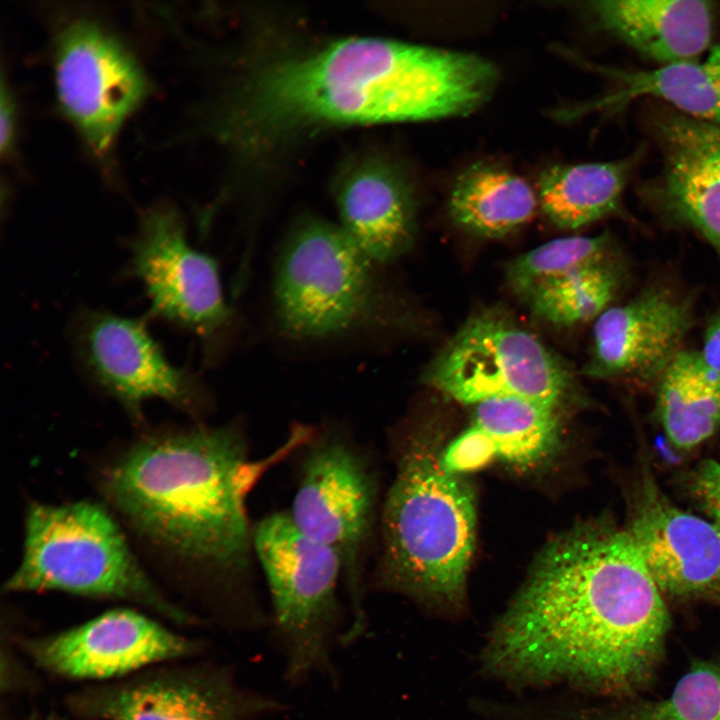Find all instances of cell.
Returning a JSON list of instances; mask_svg holds the SVG:
<instances>
[{
    "label": "cell",
    "instance_id": "484cf974",
    "mask_svg": "<svg viewBox=\"0 0 720 720\" xmlns=\"http://www.w3.org/2000/svg\"><path fill=\"white\" fill-rule=\"evenodd\" d=\"M608 235L567 236L548 241L519 256L507 269V281L518 296L532 292L581 268L608 259Z\"/></svg>",
    "mask_w": 720,
    "mask_h": 720
},
{
    "label": "cell",
    "instance_id": "8992f818",
    "mask_svg": "<svg viewBox=\"0 0 720 720\" xmlns=\"http://www.w3.org/2000/svg\"><path fill=\"white\" fill-rule=\"evenodd\" d=\"M4 589L127 600L177 623L192 621L144 572L110 513L89 501L29 507L21 562Z\"/></svg>",
    "mask_w": 720,
    "mask_h": 720
},
{
    "label": "cell",
    "instance_id": "ac0fdd59",
    "mask_svg": "<svg viewBox=\"0 0 720 720\" xmlns=\"http://www.w3.org/2000/svg\"><path fill=\"white\" fill-rule=\"evenodd\" d=\"M335 201L339 227L378 264H391L413 246V192L391 166L377 160L356 164L337 185Z\"/></svg>",
    "mask_w": 720,
    "mask_h": 720
},
{
    "label": "cell",
    "instance_id": "7402d4cb",
    "mask_svg": "<svg viewBox=\"0 0 720 720\" xmlns=\"http://www.w3.org/2000/svg\"><path fill=\"white\" fill-rule=\"evenodd\" d=\"M636 161L631 156L545 169L538 179L537 195L543 212L563 229H577L614 212Z\"/></svg>",
    "mask_w": 720,
    "mask_h": 720
},
{
    "label": "cell",
    "instance_id": "9c48e42d",
    "mask_svg": "<svg viewBox=\"0 0 720 720\" xmlns=\"http://www.w3.org/2000/svg\"><path fill=\"white\" fill-rule=\"evenodd\" d=\"M53 75L61 112L90 152L105 161L125 122L150 94L142 66L103 24L77 16L55 32Z\"/></svg>",
    "mask_w": 720,
    "mask_h": 720
},
{
    "label": "cell",
    "instance_id": "277c9868",
    "mask_svg": "<svg viewBox=\"0 0 720 720\" xmlns=\"http://www.w3.org/2000/svg\"><path fill=\"white\" fill-rule=\"evenodd\" d=\"M440 430L410 431L382 511L378 583L414 597L462 599L476 539L473 491L444 469Z\"/></svg>",
    "mask_w": 720,
    "mask_h": 720
},
{
    "label": "cell",
    "instance_id": "7a4b0ae2",
    "mask_svg": "<svg viewBox=\"0 0 720 720\" xmlns=\"http://www.w3.org/2000/svg\"><path fill=\"white\" fill-rule=\"evenodd\" d=\"M496 67L471 53L357 37L253 73L221 113V137L248 147L329 126L423 121L471 113L493 93Z\"/></svg>",
    "mask_w": 720,
    "mask_h": 720
},
{
    "label": "cell",
    "instance_id": "e0dca14e",
    "mask_svg": "<svg viewBox=\"0 0 720 720\" xmlns=\"http://www.w3.org/2000/svg\"><path fill=\"white\" fill-rule=\"evenodd\" d=\"M663 169L646 198L666 218L701 234L720 256V126L685 114L656 120Z\"/></svg>",
    "mask_w": 720,
    "mask_h": 720
},
{
    "label": "cell",
    "instance_id": "83f0119b",
    "mask_svg": "<svg viewBox=\"0 0 720 720\" xmlns=\"http://www.w3.org/2000/svg\"><path fill=\"white\" fill-rule=\"evenodd\" d=\"M494 459L497 458L492 444L473 424L445 445L441 455L444 469L457 475L476 471Z\"/></svg>",
    "mask_w": 720,
    "mask_h": 720
},
{
    "label": "cell",
    "instance_id": "52a82bcc",
    "mask_svg": "<svg viewBox=\"0 0 720 720\" xmlns=\"http://www.w3.org/2000/svg\"><path fill=\"white\" fill-rule=\"evenodd\" d=\"M252 547L267 580L288 679L330 672L331 640L339 623L340 556L300 531L284 512L257 523Z\"/></svg>",
    "mask_w": 720,
    "mask_h": 720
},
{
    "label": "cell",
    "instance_id": "44dd1931",
    "mask_svg": "<svg viewBox=\"0 0 720 720\" xmlns=\"http://www.w3.org/2000/svg\"><path fill=\"white\" fill-rule=\"evenodd\" d=\"M538 202L524 178L493 164L477 163L456 179L449 213L464 230L498 238L530 221Z\"/></svg>",
    "mask_w": 720,
    "mask_h": 720
},
{
    "label": "cell",
    "instance_id": "f1b7e54d",
    "mask_svg": "<svg viewBox=\"0 0 720 720\" xmlns=\"http://www.w3.org/2000/svg\"><path fill=\"white\" fill-rule=\"evenodd\" d=\"M688 488L710 520L720 529V461L705 460L690 473Z\"/></svg>",
    "mask_w": 720,
    "mask_h": 720
},
{
    "label": "cell",
    "instance_id": "5b68a950",
    "mask_svg": "<svg viewBox=\"0 0 720 720\" xmlns=\"http://www.w3.org/2000/svg\"><path fill=\"white\" fill-rule=\"evenodd\" d=\"M382 267L338 224L313 216L298 220L274 266L272 310L279 334L315 342L376 338L406 328L409 312Z\"/></svg>",
    "mask_w": 720,
    "mask_h": 720
},
{
    "label": "cell",
    "instance_id": "603a6c76",
    "mask_svg": "<svg viewBox=\"0 0 720 720\" xmlns=\"http://www.w3.org/2000/svg\"><path fill=\"white\" fill-rule=\"evenodd\" d=\"M621 89L597 104H620L641 96L661 98L685 115L720 126V45L703 61H684L647 71L606 70Z\"/></svg>",
    "mask_w": 720,
    "mask_h": 720
},
{
    "label": "cell",
    "instance_id": "d6986e66",
    "mask_svg": "<svg viewBox=\"0 0 720 720\" xmlns=\"http://www.w3.org/2000/svg\"><path fill=\"white\" fill-rule=\"evenodd\" d=\"M603 29L661 63L691 61L710 44L715 8L698 0H607L592 4Z\"/></svg>",
    "mask_w": 720,
    "mask_h": 720
},
{
    "label": "cell",
    "instance_id": "4fadbf2b",
    "mask_svg": "<svg viewBox=\"0 0 720 720\" xmlns=\"http://www.w3.org/2000/svg\"><path fill=\"white\" fill-rule=\"evenodd\" d=\"M68 705L89 720H250L279 709L273 699L240 688L224 669L199 666L140 671L76 692Z\"/></svg>",
    "mask_w": 720,
    "mask_h": 720
},
{
    "label": "cell",
    "instance_id": "ffe728a7",
    "mask_svg": "<svg viewBox=\"0 0 720 720\" xmlns=\"http://www.w3.org/2000/svg\"><path fill=\"white\" fill-rule=\"evenodd\" d=\"M655 408L673 447L698 446L720 427V374L700 352L681 350L657 381Z\"/></svg>",
    "mask_w": 720,
    "mask_h": 720
},
{
    "label": "cell",
    "instance_id": "7c38bea8",
    "mask_svg": "<svg viewBox=\"0 0 720 720\" xmlns=\"http://www.w3.org/2000/svg\"><path fill=\"white\" fill-rule=\"evenodd\" d=\"M73 343L87 376L134 417L151 399L192 413L206 407L208 394L199 378L173 365L141 320L83 311L74 324Z\"/></svg>",
    "mask_w": 720,
    "mask_h": 720
},
{
    "label": "cell",
    "instance_id": "d4e9b609",
    "mask_svg": "<svg viewBox=\"0 0 720 720\" xmlns=\"http://www.w3.org/2000/svg\"><path fill=\"white\" fill-rule=\"evenodd\" d=\"M620 280L616 265L607 259L542 286L525 300L546 323L572 327L596 319L609 308Z\"/></svg>",
    "mask_w": 720,
    "mask_h": 720
},
{
    "label": "cell",
    "instance_id": "3957f363",
    "mask_svg": "<svg viewBox=\"0 0 720 720\" xmlns=\"http://www.w3.org/2000/svg\"><path fill=\"white\" fill-rule=\"evenodd\" d=\"M306 430L253 461L238 425L155 433L125 451L104 477L108 498L143 536L223 586L250 564L246 499L260 476Z\"/></svg>",
    "mask_w": 720,
    "mask_h": 720
},
{
    "label": "cell",
    "instance_id": "6da1fadb",
    "mask_svg": "<svg viewBox=\"0 0 720 720\" xmlns=\"http://www.w3.org/2000/svg\"><path fill=\"white\" fill-rule=\"evenodd\" d=\"M669 627L663 595L625 526L592 520L544 547L488 658L516 677L625 692L651 676Z\"/></svg>",
    "mask_w": 720,
    "mask_h": 720
},
{
    "label": "cell",
    "instance_id": "30bf717a",
    "mask_svg": "<svg viewBox=\"0 0 720 720\" xmlns=\"http://www.w3.org/2000/svg\"><path fill=\"white\" fill-rule=\"evenodd\" d=\"M376 491L374 475L360 452L336 435H325L304 458L288 512L300 531L341 558L353 610L345 643L366 626L361 562L374 522Z\"/></svg>",
    "mask_w": 720,
    "mask_h": 720
},
{
    "label": "cell",
    "instance_id": "5bb4252c",
    "mask_svg": "<svg viewBox=\"0 0 720 720\" xmlns=\"http://www.w3.org/2000/svg\"><path fill=\"white\" fill-rule=\"evenodd\" d=\"M628 504L625 528L662 595L720 606V529L674 504L646 463Z\"/></svg>",
    "mask_w": 720,
    "mask_h": 720
},
{
    "label": "cell",
    "instance_id": "4316f807",
    "mask_svg": "<svg viewBox=\"0 0 720 720\" xmlns=\"http://www.w3.org/2000/svg\"><path fill=\"white\" fill-rule=\"evenodd\" d=\"M617 720H720V661H700L662 700L633 707Z\"/></svg>",
    "mask_w": 720,
    "mask_h": 720
},
{
    "label": "cell",
    "instance_id": "f546056e",
    "mask_svg": "<svg viewBox=\"0 0 720 720\" xmlns=\"http://www.w3.org/2000/svg\"><path fill=\"white\" fill-rule=\"evenodd\" d=\"M16 108L13 95L2 77L0 92V151L1 155L12 153L16 136Z\"/></svg>",
    "mask_w": 720,
    "mask_h": 720
},
{
    "label": "cell",
    "instance_id": "2e32d148",
    "mask_svg": "<svg viewBox=\"0 0 720 720\" xmlns=\"http://www.w3.org/2000/svg\"><path fill=\"white\" fill-rule=\"evenodd\" d=\"M692 304L670 287L646 288L596 319L590 358L583 372L594 378L656 382L693 325Z\"/></svg>",
    "mask_w": 720,
    "mask_h": 720
},
{
    "label": "cell",
    "instance_id": "cb8c5ba5",
    "mask_svg": "<svg viewBox=\"0 0 720 720\" xmlns=\"http://www.w3.org/2000/svg\"><path fill=\"white\" fill-rule=\"evenodd\" d=\"M557 409L518 397H495L475 405L472 424L488 438L497 459L531 467L558 448L561 424Z\"/></svg>",
    "mask_w": 720,
    "mask_h": 720
},
{
    "label": "cell",
    "instance_id": "4dcf8cb0",
    "mask_svg": "<svg viewBox=\"0 0 720 720\" xmlns=\"http://www.w3.org/2000/svg\"><path fill=\"white\" fill-rule=\"evenodd\" d=\"M706 363L720 374V309L711 317L700 351Z\"/></svg>",
    "mask_w": 720,
    "mask_h": 720
},
{
    "label": "cell",
    "instance_id": "ba28073f",
    "mask_svg": "<svg viewBox=\"0 0 720 720\" xmlns=\"http://www.w3.org/2000/svg\"><path fill=\"white\" fill-rule=\"evenodd\" d=\"M423 381L462 404L518 397L559 407L571 376L535 335L502 313L486 311L464 323Z\"/></svg>",
    "mask_w": 720,
    "mask_h": 720
},
{
    "label": "cell",
    "instance_id": "1f68e13d",
    "mask_svg": "<svg viewBox=\"0 0 720 720\" xmlns=\"http://www.w3.org/2000/svg\"><path fill=\"white\" fill-rule=\"evenodd\" d=\"M29 720H57V718L52 714H47L45 716L33 715Z\"/></svg>",
    "mask_w": 720,
    "mask_h": 720
},
{
    "label": "cell",
    "instance_id": "9a60e30c",
    "mask_svg": "<svg viewBox=\"0 0 720 720\" xmlns=\"http://www.w3.org/2000/svg\"><path fill=\"white\" fill-rule=\"evenodd\" d=\"M44 670L77 680H106L199 651V645L131 609L107 611L60 633L24 641Z\"/></svg>",
    "mask_w": 720,
    "mask_h": 720
},
{
    "label": "cell",
    "instance_id": "8fae6325",
    "mask_svg": "<svg viewBox=\"0 0 720 720\" xmlns=\"http://www.w3.org/2000/svg\"><path fill=\"white\" fill-rule=\"evenodd\" d=\"M130 251L129 272L142 283L151 314L195 335L208 358L215 355L233 313L217 262L190 246L178 211L169 204L146 209Z\"/></svg>",
    "mask_w": 720,
    "mask_h": 720
}]
</instances>
